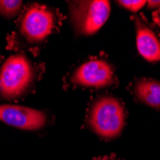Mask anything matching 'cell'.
Segmentation results:
<instances>
[{"label":"cell","mask_w":160,"mask_h":160,"mask_svg":"<svg viewBox=\"0 0 160 160\" xmlns=\"http://www.w3.org/2000/svg\"><path fill=\"white\" fill-rule=\"evenodd\" d=\"M127 112L122 102L111 95L96 98L89 107L86 124L92 132L105 140L121 135L126 126Z\"/></svg>","instance_id":"6da1fadb"},{"label":"cell","mask_w":160,"mask_h":160,"mask_svg":"<svg viewBox=\"0 0 160 160\" xmlns=\"http://www.w3.org/2000/svg\"><path fill=\"white\" fill-rule=\"evenodd\" d=\"M35 68L24 55L9 57L0 71V96L14 99L25 94L35 79Z\"/></svg>","instance_id":"7a4b0ae2"},{"label":"cell","mask_w":160,"mask_h":160,"mask_svg":"<svg viewBox=\"0 0 160 160\" xmlns=\"http://www.w3.org/2000/svg\"><path fill=\"white\" fill-rule=\"evenodd\" d=\"M110 10V2L106 0L70 1L69 16L75 33L84 37L96 34L108 21Z\"/></svg>","instance_id":"3957f363"},{"label":"cell","mask_w":160,"mask_h":160,"mask_svg":"<svg viewBox=\"0 0 160 160\" xmlns=\"http://www.w3.org/2000/svg\"><path fill=\"white\" fill-rule=\"evenodd\" d=\"M56 26V16L45 6L33 4L24 12L20 22V33L30 43L45 40Z\"/></svg>","instance_id":"277c9868"},{"label":"cell","mask_w":160,"mask_h":160,"mask_svg":"<svg viewBox=\"0 0 160 160\" xmlns=\"http://www.w3.org/2000/svg\"><path fill=\"white\" fill-rule=\"evenodd\" d=\"M69 80L76 86L105 88L115 84V69L106 60L91 59L81 64L72 73Z\"/></svg>","instance_id":"5b68a950"},{"label":"cell","mask_w":160,"mask_h":160,"mask_svg":"<svg viewBox=\"0 0 160 160\" xmlns=\"http://www.w3.org/2000/svg\"><path fill=\"white\" fill-rule=\"evenodd\" d=\"M132 20L139 54L150 62H160V29L140 14L134 16Z\"/></svg>","instance_id":"8992f818"},{"label":"cell","mask_w":160,"mask_h":160,"mask_svg":"<svg viewBox=\"0 0 160 160\" xmlns=\"http://www.w3.org/2000/svg\"><path fill=\"white\" fill-rule=\"evenodd\" d=\"M0 121L26 130H36L45 126L47 115L40 110L14 105H0Z\"/></svg>","instance_id":"52a82bcc"},{"label":"cell","mask_w":160,"mask_h":160,"mask_svg":"<svg viewBox=\"0 0 160 160\" xmlns=\"http://www.w3.org/2000/svg\"><path fill=\"white\" fill-rule=\"evenodd\" d=\"M132 92L137 102L146 105L153 109L160 110V82L150 78L136 80Z\"/></svg>","instance_id":"ba28073f"},{"label":"cell","mask_w":160,"mask_h":160,"mask_svg":"<svg viewBox=\"0 0 160 160\" xmlns=\"http://www.w3.org/2000/svg\"><path fill=\"white\" fill-rule=\"evenodd\" d=\"M22 7V1L16 0H1L0 1V16L12 18L18 13Z\"/></svg>","instance_id":"9c48e42d"},{"label":"cell","mask_w":160,"mask_h":160,"mask_svg":"<svg viewBox=\"0 0 160 160\" xmlns=\"http://www.w3.org/2000/svg\"><path fill=\"white\" fill-rule=\"evenodd\" d=\"M120 7L132 12H138L145 5L147 4V1L145 0H130V1H126V0H122V1H116Z\"/></svg>","instance_id":"30bf717a"},{"label":"cell","mask_w":160,"mask_h":160,"mask_svg":"<svg viewBox=\"0 0 160 160\" xmlns=\"http://www.w3.org/2000/svg\"><path fill=\"white\" fill-rule=\"evenodd\" d=\"M147 6L149 10L157 11L160 9V1H156V0H151V1H147Z\"/></svg>","instance_id":"8fae6325"},{"label":"cell","mask_w":160,"mask_h":160,"mask_svg":"<svg viewBox=\"0 0 160 160\" xmlns=\"http://www.w3.org/2000/svg\"><path fill=\"white\" fill-rule=\"evenodd\" d=\"M152 18H153V21L156 24V26L158 28H160V9L157 11H154L152 12Z\"/></svg>","instance_id":"7c38bea8"},{"label":"cell","mask_w":160,"mask_h":160,"mask_svg":"<svg viewBox=\"0 0 160 160\" xmlns=\"http://www.w3.org/2000/svg\"><path fill=\"white\" fill-rule=\"evenodd\" d=\"M92 160H121V159L118 158L115 154H111V155H106V156H103V157L94 158Z\"/></svg>","instance_id":"4fadbf2b"}]
</instances>
